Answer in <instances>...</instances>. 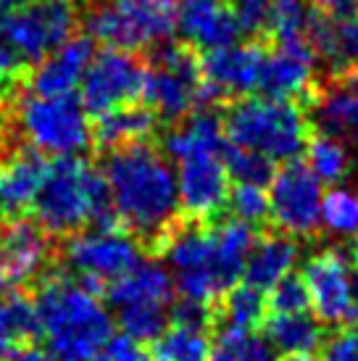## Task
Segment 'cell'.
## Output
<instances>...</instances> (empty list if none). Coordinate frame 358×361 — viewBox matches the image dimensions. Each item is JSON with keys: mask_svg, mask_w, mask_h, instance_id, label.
I'll return each instance as SVG.
<instances>
[{"mask_svg": "<svg viewBox=\"0 0 358 361\" xmlns=\"http://www.w3.org/2000/svg\"><path fill=\"white\" fill-rule=\"evenodd\" d=\"M95 166L109 182L121 232L156 261L166 235L182 219L174 161L161 148L159 135L98 153Z\"/></svg>", "mask_w": 358, "mask_h": 361, "instance_id": "6da1fadb", "label": "cell"}, {"mask_svg": "<svg viewBox=\"0 0 358 361\" xmlns=\"http://www.w3.org/2000/svg\"><path fill=\"white\" fill-rule=\"evenodd\" d=\"M30 216L56 240L85 230L121 232L103 171L82 156H56L30 206Z\"/></svg>", "mask_w": 358, "mask_h": 361, "instance_id": "7a4b0ae2", "label": "cell"}, {"mask_svg": "<svg viewBox=\"0 0 358 361\" xmlns=\"http://www.w3.org/2000/svg\"><path fill=\"white\" fill-rule=\"evenodd\" d=\"M42 324V341L58 361H92L113 338V322L98 295H92L63 267L32 288Z\"/></svg>", "mask_w": 358, "mask_h": 361, "instance_id": "3957f363", "label": "cell"}, {"mask_svg": "<svg viewBox=\"0 0 358 361\" xmlns=\"http://www.w3.org/2000/svg\"><path fill=\"white\" fill-rule=\"evenodd\" d=\"M221 127L229 142L261 153L274 164L298 159L314 135L309 114L300 103L268 101L259 95H245L221 106Z\"/></svg>", "mask_w": 358, "mask_h": 361, "instance_id": "277c9868", "label": "cell"}, {"mask_svg": "<svg viewBox=\"0 0 358 361\" xmlns=\"http://www.w3.org/2000/svg\"><path fill=\"white\" fill-rule=\"evenodd\" d=\"M82 0H30L0 19V42L24 66H37L80 35Z\"/></svg>", "mask_w": 358, "mask_h": 361, "instance_id": "5b68a950", "label": "cell"}, {"mask_svg": "<svg viewBox=\"0 0 358 361\" xmlns=\"http://www.w3.org/2000/svg\"><path fill=\"white\" fill-rule=\"evenodd\" d=\"M268 224L295 240L314 243L321 235V180L306 161H285L268 185Z\"/></svg>", "mask_w": 358, "mask_h": 361, "instance_id": "8992f818", "label": "cell"}, {"mask_svg": "<svg viewBox=\"0 0 358 361\" xmlns=\"http://www.w3.org/2000/svg\"><path fill=\"white\" fill-rule=\"evenodd\" d=\"M61 240L27 216L0 219V295L32 290L53 267H58Z\"/></svg>", "mask_w": 358, "mask_h": 361, "instance_id": "52a82bcc", "label": "cell"}, {"mask_svg": "<svg viewBox=\"0 0 358 361\" xmlns=\"http://www.w3.org/2000/svg\"><path fill=\"white\" fill-rule=\"evenodd\" d=\"M145 71L148 63L142 53L119 48L95 51L80 80V101L85 111L95 119L119 106L137 103L142 98Z\"/></svg>", "mask_w": 358, "mask_h": 361, "instance_id": "ba28073f", "label": "cell"}, {"mask_svg": "<svg viewBox=\"0 0 358 361\" xmlns=\"http://www.w3.org/2000/svg\"><path fill=\"white\" fill-rule=\"evenodd\" d=\"M268 42L242 40L227 48L200 53V95L198 106H227L256 92Z\"/></svg>", "mask_w": 358, "mask_h": 361, "instance_id": "9c48e42d", "label": "cell"}, {"mask_svg": "<svg viewBox=\"0 0 358 361\" xmlns=\"http://www.w3.org/2000/svg\"><path fill=\"white\" fill-rule=\"evenodd\" d=\"M145 261L140 243L127 232L85 230L61 240L58 264L74 277L113 282Z\"/></svg>", "mask_w": 358, "mask_h": 361, "instance_id": "30bf717a", "label": "cell"}, {"mask_svg": "<svg viewBox=\"0 0 358 361\" xmlns=\"http://www.w3.org/2000/svg\"><path fill=\"white\" fill-rule=\"evenodd\" d=\"M350 269H353L350 253L338 245L314 251L303 264L300 277L309 288L311 311L324 327H342L353 322Z\"/></svg>", "mask_w": 358, "mask_h": 361, "instance_id": "8fae6325", "label": "cell"}, {"mask_svg": "<svg viewBox=\"0 0 358 361\" xmlns=\"http://www.w3.org/2000/svg\"><path fill=\"white\" fill-rule=\"evenodd\" d=\"M177 164L182 216L198 221H219L221 216H227L232 177L221 156L195 153Z\"/></svg>", "mask_w": 358, "mask_h": 361, "instance_id": "7c38bea8", "label": "cell"}, {"mask_svg": "<svg viewBox=\"0 0 358 361\" xmlns=\"http://www.w3.org/2000/svg\"><path fill=\"white\" fill-rule=\"evenodd\" d=\"M174 32L198 53L227 48L242 37L229 0H179Z\"/></svg>", "mask_w": 358, "mask_h": 361, "instance_id": "4fadbf2b", "label": "cell"}, {"mask_svg": "<svg viewBox=\"0 0 358 361\" xmlns=\"http://www.w3.org/2000/svg\"><path fill=\"white\" fill-rule=\"evenodd\" d=\"M95 56V40L90 35H77L56 53L30 69V90L40 98L69 95L80 85L90 59Z\"/></svg>", "mask_w": 358, "mask_h": 361, "instance_id": "5bb4252c", "label": "cell"}, {"mask_svg": "<svg viewBox=\"0 0 358 361\" xmlns=\"http://www.w3.org/2000/svg\"><path fill=\"white\" fill-rule=\"evenodd\" d=\"M300 256V243L285 232L274 230L271 224L259 230V238L245 261V282L259 288V290H271L285 274L292 271L295 261Z\"/></svg>", "mask_w": 358, "mask_h": 361, "instance_id": "9a60e30c", "label": "cell"}, {"mask_svg": "<svg viewBox=\"0 0 358 361\" xmlns=\"http://www.w3.org/2000/svg\"><path fill=\"white\" fill-rule=\"evenodd\" d=\"M90 130H92V156H98V153L111 151L124 142L156 137L161 132V121L156 111L137 101L95 116L90 121Z\"/></svg>", "mask_w": 358, "mask_h": 361, "instance_id": "2e32d148", "label": "cell"}, {"mask_svg": "<svg viewBox=\"0 0 358 361\" xmlns=\"http://www.w3.org/2000/svg\"><path fill=\"white\" fill-rule=\"evenodd\" d=\"M50 159L35 148H24L13 159L0 166V211L3 219L27 216L35 201V192L40 188L42 177L48 171Z\"/></svg>", "mask_w": 358, "mask_h": 361, "instance_id": "e0dca14e", "label": "cell"}, {"mask_svg": "<svg viewBox=\"0 0 358 361\" xmlns=\"http://www.w3.org/2000/svg\"><path fill=\"white\" fill-rule=\"evenodd\" d=\"M174 298H177V288H174L171 274L153 259L137 264L124 277L109 282L106 290H103V301L113 306V309L132 306V303H163V306H171Z\"/></svg>", "mask_w": 358, "mask_h": 361, "instance_id": "ac0fdd59", "label": "cell"}, {"mask_svg": "<svg viewBox=\"0 0 358 361\" xmlns=\"http://www.w3.org/2000/svg\"><path fill=\"white\" fill-rule=\"evenodd\" d=\"M42 324L30 290L0 295V361H11L30 345H40Z\"/></svg>", "mask_w": 358, "mask_h": 361, "instance_id": "d6986e66", "label": "cell"}, {"mask_svg": "<svg viewBox=\"0 0 358 361\" xmlns=\"http://www.w3.org/2000/svg\"><path fill=\"white\" fill-rule=\"evenodd\" d=\"M261 332L266 335L271 348H277L282 356H290V353L319 351L329 330L306 311V314H268Z\"/></svg>", "mask_w": 358, "mask_h": 361, "instance_id": "ffe728a7", "label": "cell"}, {"mask_svg": "<svg viewBox=\"0 0 358 361\" xmlns=\"http://www.w3.org/2000/svg\"><path fill=\"white\" fill-rule=\"evenodd\" d=\"M214 311H216V332H259L268 317L266 290H259L248 282H240V285H235L232 290L221 295L219 303L214 306Z\"/></svg>", "mask_w": 358, "mask_h": 361, "instance_id": "44dd1931", "label": "cell"}, {"mask_svg": "<svg viewBox=\"0 0 358 361\" xmlns=\"http://www.w3.org/2000/svg\"><path fill=\"white\" fill-rule=\"evenodd\" d=\"M214 335L171 324L150 343V361H211Z\"/></svg>", "mask_w": 358, "mask_h": 361, "instance_id": "7402d4cb", "label": "cell"}, {"mask_svg": "<svg viewBox=\"0 0 358 361\" xmlns=\"http://www.w3.org/2000/svg\"><path fill=\"white\" fill-rule=\"evenodd\" d=\"M306 153H309L311 171H314L321 182L332 185V188H338L340 182L350 174L353 156H350L348 145L342 140H335V137H327V135L314 132L309 145H306Z\"/></svg>", "mask_w": 358, "mask_h": 361, "instance_id": "603a6c76", "label": "cell"}, {"mask_svg": "<svg viewBox=\"0 0 358 361\" xmlns=\"http://www.w3.org/2000/svg\"><path fill=\"white\" fill-rule=\"evenodd\" d=\"M221 161L227 166L229 177L235 182H242V185H256V188H266L271 185L274 174H277V166L274 161L261 156V153L250 151V148H242V145H235L229 142L221 151Z\"/></svg>", "mask_w": 358, "mask_h": 361, "instance_id": "cb8c5ba5", "label": "cell"}, {"mask_svg": "<svg viewBox=\"0 0 358 361\" xmlns=\"http://www.w3.org/2000/svg\"><path fill=\"white\" fill-rule=\"evenodd\" d=\"M314 6L309 0H274L271 19H268L266 42L295 40V37H309V27L314 19Z\"/></svg>", "mask_w": 358, "mask_h": 361, "instance_id": "d4e9b609", "label": "cell"}, {"mask_svg": "<svg viewBox=\"0 0 358 361\" xmlns=\"http://www.w3.org/2000/svg\"><path fill=\"white\" fill-rule=\"evenodd\" d=\"M169 309L163 303H132V306H121L119 324L121 330L137 343H153L161 332L169 324Z\"/></svg>", "mask_w": 358, "mask_h": 361, "instance_id": "484cf974", "label": "cell"}, {"mask_svg": "<svg viewBox=\"0 0 358 361\" xmlns=\"http://www.w3.org/2000/svg\"><path fill=\"white\" fill-rule=\"evenodd\" d=\"M321 224L332 235H353L358 230V192L348 188H332L321 201Z\"/></svg>", "mask_w": 358, "mask_h": 361, "instance_id": "4316f807", "label": "cell"}, {"mask_svg": "<svg viewBox=\"0 0 358 361\" xmlns=\"http://www.w3.org/2000/svg\"><path fill=\"white\" fill-rule=\"evenodd\" d=\"M227 211L232 216L248 221L250 227H256V230L268 227V198H266V192H264V188L235 182L232 190H229Z\"/></svg>", "mask_w": 358, "mask_h": 361, "instance_id": "83f0119b", "label": "cell"}, {"mask_svg": "<svg viewBox=\"0 0 358 361\" xmlns=\"http://www.w3.org/2000/svg\"><path fill=\"white\" fill-rule=\"evenodd\" d=\"M268 314H306L311 309L309 288L300 271H290L266 293Z\"/></svg>", "mask_w": 358, "mask_h": 361, "instance_id": "f1b7e54d", "label": "cell"}, {"mask_svg": "<svg viewBox=\"0 0 358 361\" xmlns=\"http://www.w3.org/2000/svg\"><path fill=\"white\" fill-rule=\"evenodd\" d=\"M229 6L235 11V16H237L242 37L266 42V30L268 19H271V8H274V0H229Z\"/></svg>", "mask_w": 358, "mask_h": 361, "instance_id": "f546056e", "label": "cell"}, {"mask_svg": "<svg viewBox=\"0 0 358 361\" xmlns=\"http://www.w3.org/2000/svg\"><path fill=\"white\" fill-rule=\"evenodd\" d=\"M321 361H358V324H345L327 332L319 348Z\"/></svg>", "mask_w": 358, "mask_h": 361, "instance_id": "4dcf8cb0", "label": "cell"}, {"mask_svg": "<svg viewBox=\"0 0 358 361\" xmlns=\"http://www.w3.org/2000/svg\"><path fill=\"white\" fill-rule=\"evenodd\" d=\"M92 361H150V353L145 343H137L127 332H121V335H113Z\"/></svg>", "mask_w": 358, "mask_h": 361, "instance_id": "1f68e13d", "label": "cell"}, {"mask_svg": "<svg viewBox=\"0 0 358 361\" xmlns=\"http://www.w3.org/2000/svg\"><path fill=\"white\" fill-rule=\"evenodd\" d=\"M121 6L135 11H142V13H153V16H171L177 13V3L179 0H116Z\"/></svg>", "mask_w": 358, "mask_h": 361, "instance_id": "d6a6232c", "label": "cell"}, {"mask_svg": "<svg viewBox=\"0 0 358 361\" xmlns=\"http://www.w3.org/2000/svg\"><path fill=\"white\" fill-rule=\"evenodd\" d=\"M311 6L321 13H327V16H350V13H356V0H309Z\"/></svg>", "mask_w": 358, "mask_h": 361, "instance_id": "836d02e7", "label": "cell"}, {"mask_svg": "<svg viewBox=\"0 0 358 361\" xmlns=\"http://www.w3.org/2000/svg\"><path fill=\"white\" fill-rule=\"evenodd\" d=\"M19 71H30V66H24V63L0 42V77H11V74H19Z\"/></svg>", "mask_w": 358, "mask_h": 361, "instance_id": "e575fe53", "label": "cell"}, {"mask_svg": "<svg viewBox=\"0 0 358 361\" xmlns=\"http://www.w3.org/2000/svg\"><path fill=\"white\" fill-rule=\"evenodd\" d=\"M11 361H58L48 348H42V345H30V348H24L19 351Z\"/></svg>", "mask_w": 358, "mask_h": 361, "instance_id": "d590c367", "label": "cell"}, {"mask_svg": "<svg viewBox=\"0 0 358 361\" xmlns=\"http://www.w3.org/2000/svg\"><path fill=\"white\" fill-rule=\"evenodd\" d=\"M350 298H353V319L358 322V267H353V277H350Z\"/></svg>", "mask_w": 358, "mask_h": 361, "instance_id": "8d00e7d4", "label": "cell"}, {"mask_svg": "<svg viewBox=\"0 0 358 361\" xmlns=\"http://www.w3.org/2000/svg\"><path fill=\"white\" fill-rule=\"evenodd\" d=\"M345 77H348L350 90H353V98H356V106H358V71H348Z\"/></svg>", "mask_w": 358, "mask_h": 361, "instance_id": "74e56055", "label": "cell"}, {"mask_svg": "<svg viewBox=\"0 0 358 361\" xmlns=\"http://www.w3.org/2000/svg\"><path fill=\"white\" fill-rule=\"evenodd\" d=\"M279 361H316L311 353H290V356H282Z\"/></svg>", "mask_w": 358, "mask_h": 361, "instance_id": "f35d334b", "label": "cell"}, {"mask_svg": "<svg viewBox=\"0 0 358 361\" xmlns=\"http://www.w3.org/2000/svg\"><path fill=\"white\" fill-rule=\"evenodd\" d=\"M350 261H353V267H358V230H356L353 243H350Z\"/></svg>", "mask_w": 358, "mask_h": 361, "instance_id": "ab89813d", "label": "cell"}, {"mask_svg": "<svg viewBox=\"0 0 358 361\" xmlns=\"http://www.w3.org/2000/svg\"><path fill=\"white\" fill-rule=\"evenodd\" d=\"M0 166H3V142H0Z\"/></svg>", "mask_w": 358, "mask_h": 361, "instance_id": "60d3db41", "label": "cell"}, {"mask_svg": "<svg viewBox=\"0 0 358 361\" xmlns=\"http://www.w3.org/2000/svg\"><path fill=\"white\" fill-rule=\"evenodd\" d=\"M356 8H358V0H356Z\"/></svg>", "mask_w": 358, "mask_h": 361, "instance_id": "b9f144b4", "label": "cell"}]
</instances>
